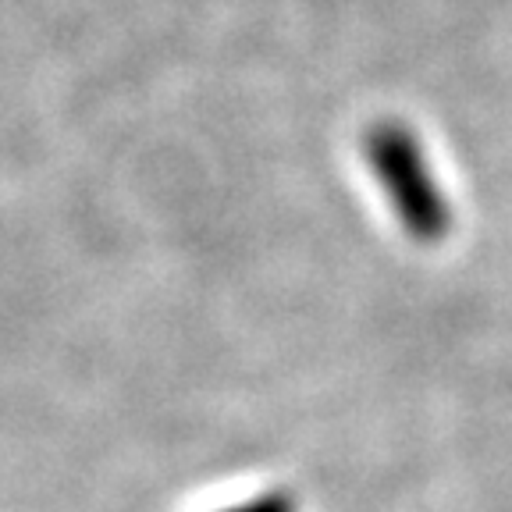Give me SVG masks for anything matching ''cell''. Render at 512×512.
<instances>
[{"label":"cell","instance_id":"6da1fadb","mask_svg":"<svg viewBox=\"0 0 512 512\" xmlns=\"http://www.w3.org/2000/svg\"><path fill=\"white\" fill-rule=\"evenodd\" d=\"M363 150L377 185L388 196V207L402 221L409 239L427 246L445 239L452 228V214L413 132L395 121H381L367 132Z\"/></svg>","mask_w":512,"mask_h":512},{"label":"cell","instance_id":"7a4b0ae2","mask_svg":"<svg viewBox=\"0 0 512 512\" xmlns=\"http://www.w3.org/2000/svg\"><path fill=\"white\" fill-rule=\"evenodd\" d=\"M232 512H292V502L281 495H267V498H256V502L249 505H239V509Z\"/></svg>","mask_w":512,"mask_h":512}]
</instances>
